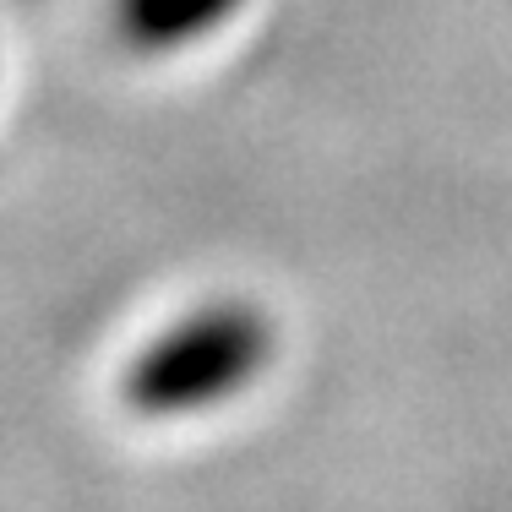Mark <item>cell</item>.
Wrapping results in <instances>:
<instances>
[{
  "label": "cell",
  "mask_w": 512,
  "mask_h": 512,
  "mask_svg": "<svg viewBox=\"0 0 512 512\" xmlns=\"http://www.w3.org/2000/svg\"><path fill=\"white\" fill-rule=\"evenodd\" d=\"M273 333L246 300H218L191 311L164 338H153L126 371V404L137 414H197L240 393L267 365Z\"/></svg>",
  "instance_id": "1"
},
{
  "label": "cell",
  "mask_w": 512,
  "mask_h": 512,
  "mask_svg": "<svg viewBox=\"0 0 512 512\" xmlns=\"http://www.w3.org/2000/svg\"><path fill=\"white\" fill-rule=\"evenodd\" d=\"M246 0H115V22L137 50H180L224 28Z\"/></svg>",
  "instance_id": "2"
}]
</instances>
